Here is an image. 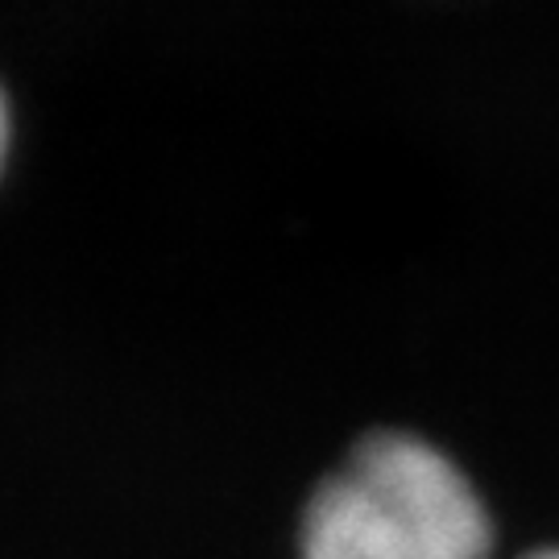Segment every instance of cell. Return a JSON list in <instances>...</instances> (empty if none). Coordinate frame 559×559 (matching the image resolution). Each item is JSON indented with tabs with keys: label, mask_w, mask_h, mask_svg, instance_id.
<instances>
[{
	"label": "cell",
	"mask_w": 559,
	"mask_h": 559,
	"mask_svg": "<svg viewBox=\"0 0 559 559\" xmlns=\"http://www.w3.org/2000/svg\"><path fill=\"white\" fill-rule=\"evenodd\" d=\"M493 519L456 460L411 431L360 440L302 514L299 559H489Z\"/></svg>",
	"instance_id": "1"
},
{
	"label": "cell",
	"mask_w": 559,
	"mask_h": 559,
	"mask_svg": "<svg viewBox=\"0 0 559 559\" xmlns=\"http://www.w3.org/2000/svg\"><path fill=\"white\" fill-rule=\"evenodd\" d=\"M9 145H13V112H9L4 87H0V170H4V162H9Z\"/></svg>",
	"instance_id": "2"
},
{
	"label": "cell",
	"mask_w": 559,
	"mask_h": 559,
	"mask_svg": "<svg viewBox=\"0 0 559 559\" xmlns=\"http://www.w3.org/2000/svg\"><path fill=\"white\" fill-rule=\"evenodd\" d=\"M531 559H559V547H551V551H535Z\"/></svg>",
	"instance_id": "3"
}]
</instances>
